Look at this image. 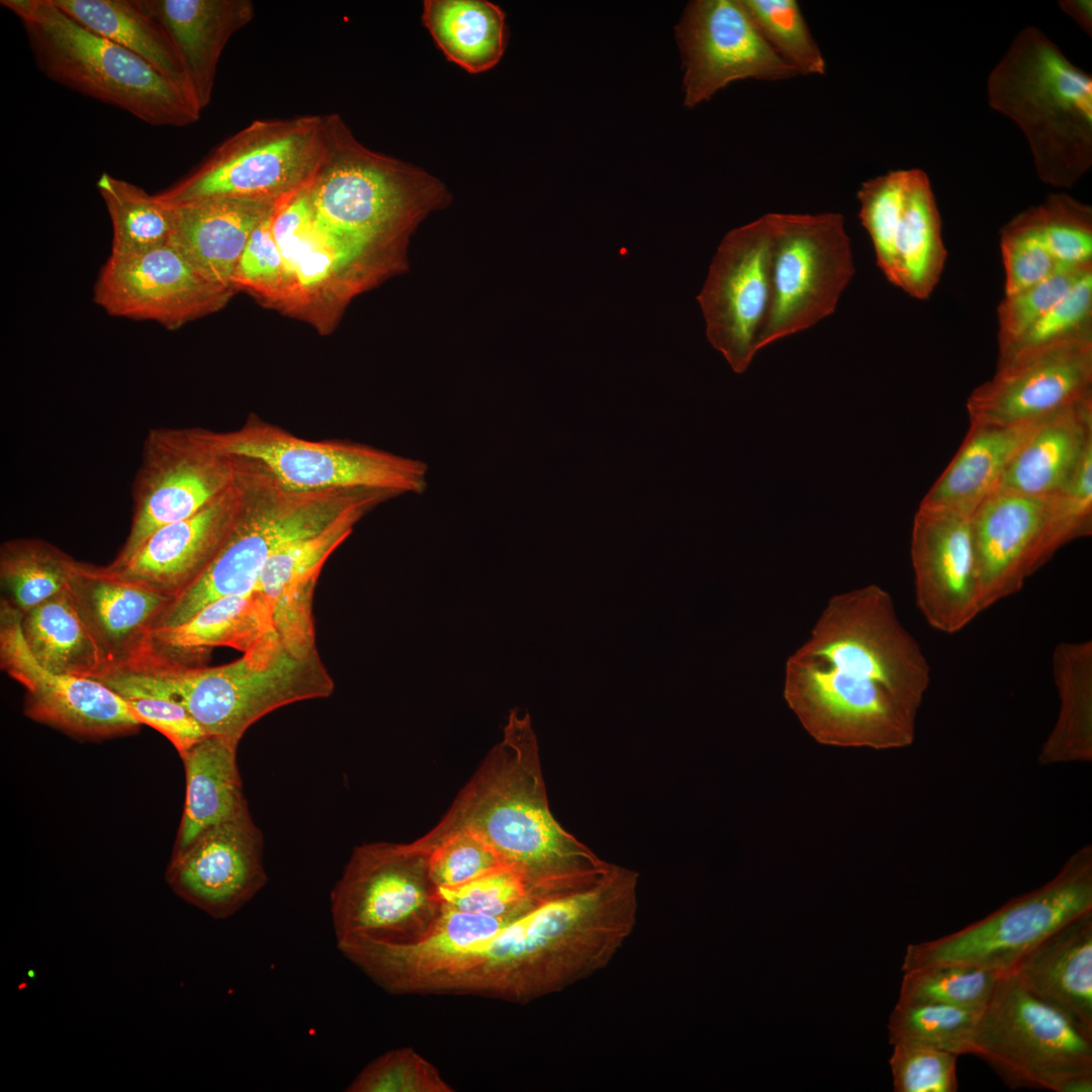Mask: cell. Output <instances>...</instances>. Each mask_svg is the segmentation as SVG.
I'll list each match as a JSON object with an SVG mask.
<instances>
[{
	"label": "cell",
	"mask_w": 1092,
	"mask_h": 1092,
	"mask_svg": "<svg viewBox=\"0 0 1092 1092\" xmlns=\"http://www.w3.org/2000/svg\"><path fill=\"white\" fill-rule=\"evenodd\" d=\"M930 667L877 584L831 598L787 660L784 698L818 742L876 750L909 746Z\"/></svg>",
	"instance_id": "obj_1"
},
{
	"label": "cell",
	"mask_w": 1092,
	"mask_h": 1092,
	"mask_svg": "<svg viewBox=\"0 0 1092 1092\" xmlns=\"http://www.w3.org/2000/svg\"><path fill=\"white\" fill-rule=\"evenodd\" d=\"M638 881L612 863L593 885L538 901L463 956L431 994L525 1004L602 971L634 931Z\"/></svg>",
	"instance_id": "obj_2"
},
{
	"label": "cell",
	"mask_w": 1092,
	"mask_h": 1092,
	"mask_svg": "<svg viewBox=\"0 0 1092 1092\" xmlns=\"http://www.w3.org/2000/svg\"><path fill=\"white\" fill-rule=\"evenodd\" d=\"M458 830L482 838L541 898L588 887L612 866L553 816L537 736L519 710L444 817L413 842L427 851Z\"/></svg>",
	"instance_id": "obj_3"
},
{
	"label": "cell",
	"mask_w": 1092,
	"mask_h": 1092,
	"mask_svg": "<svg viewBox=\"0 0 1092 1092\" xmlns=\"http://www.w3.org/2000/svg\"><path fill=\"white\" fill-rule=\"evenodd\" d=\"M326 153L308 187L315 222L364 250L405 261L407 241L451 199L435 176L361 144L338 114L324 115Z\"/></svg>",
	"instance_id": "obj_4"
},
{
	"label": "cell",
	"mask_w": 1092,
	"mask_h": 1092,
	"mask_svg": "<svg viewBox=\"0 0 1092 1092\" xmlns=\"http://www.w3.org/2000/svg\"><path fill=\"white\" fill-rule=\"evenodd\" d=\"M990 106L1024 133L1040 180L1064 189L1092 166V77L1043 31L1022 28L991 71Z\"/></svg>",
	"instance_id": "obj_5"
},
{
	"label": "cell",
	"mask_w": 1092,
	"mask_h": 1092,
	"mask_svg": "<svg viewBox=\"0 0 1092 1092\" xmlns=\"http://www.w3.org/2000/svg\"><path fill=\"white\" fill-rule=\"evenodd\" d=\"M128 685L179 702L206 735L240 742L262 717L293 703L329 698L335 682L318 652L292 654L277 632L235 661L187 665L147 658L129 669Z\"/></svg>",
	"instance_id": "obj_6"
},
{
	"label": "cell",
	"mask_w": 1092,
	"mask_h": 1092,
	"mask_svg": "<svg viewBox=\"0 0 1092 1092\" xmlns=\"http://www.w3.org/2000/svg\"><path fill=\"white\" fill-rule=\"evenodd\" d=\"M19 19L37 68L52 81L155 126H186L200 109L145 60L89 28L53 0H2Z\"/></svg>",
	"instance_id": "obj_7"
},
{
	"label": "cell",
	"mask_w": 1092,
	"mask_h": 1092,
	"mask_svg": "<svg viewBox=\"0 0 1092 1092\" xmlns=\"http://www.w3.org/2000/svg\"><path fill=\"white\" fill-rule=\"evenodd\" d=\"M389 498L370 490H290L251 464L243 503L220 549L172 600L154 629L182 624L218 598L255 592L265 565L284 546L352 510L374 508Z\"/></svg>",
	"instance_id": "obj_8"
},
{
	"label": "cell",
	"mask_w": 1092,
	"mask_h": 1092,
	"mask_svg": "<svg viewBox=\"0 0 1092 1092\" xmlns=\"http://www.w3.org/2000/svg\"><path fill=\"white\" fill-rule=\"evenodd\" d=\"M200 433L216 451L257 466L290 490H370L394 497L428 486L425 462L360 443L308 440L256 419L233 431Z\"/></svg>",
	"instance_id": "obj_9"
},
{
	"label": "cell",
	"mask_w": 1092,
	"mask_h": 1092,
	"mask_svg": "<svg viewBox=\"0 0 1092 1092\" xmlns=\"http://www.w3.org/2000/svg\"><path fill=\"white\" fill-rule=\"evenodd\" d=\"M325 153L324 115L254 120L157 195L172 204L218 197L278 203L310 186Z\"/></svg>",
	"instance_id": "obj_10"
},
{
	"label": "cell",
	"mask_w": 1092,
	"mask_h": 1092,
	"mask_svg": "<svg viewBox=\"0 0 1092 1092\" xmlns=\"http://www.w3.org/2000/svg\"><path fill=\"white\" fill-rule=\"evenodd\" d=\"M1091 910L1092 847L1085 845L1042 886L956 932L909 944L902 971L956 964L1007 974L1049 934Z\"/></svg>",
	"instance_id": "obj_11"
},
{
	"label": "cell",
	"mask_w": 1092,
	"mask_h": 1092,
	"mask_svg": "<svg viewBox=\"0 0 1092 1092\" xmlns=\"http://www.w3.org/2000/svg\"><path fill=\"white\" fill-rule=\"evenodd\" d=\"M768 217L770 298L758 351L833 314L855 273L841 213L770 212Z\"/></svg>",
	"instance_id": "obj_12"
},
{
	"label": "cell",
	"mask_w": 1092,
	"mask_h": 1092,
	"mask_svg": "<svg viewBox=\"0 0 1092 1092\" xmlns=\"http://www.w3.org/2000/svg\"><path fill=\"white\" fill-rule=\"evenodd\" d=\"M969 1054L986 1062L1011 1089L1059 1092L1068 1078L1092 1072V1038L1028 992L1012 973L1001 975L980 1014Z\"/></svg>",
	"instance_id": "obj_13"
},
{
	"label": "cell",
	"mask_w": 1092,
	"mask_h": 1092,
	"mask_svg": "<svg viewBox=\"0 0 1092 1092\" xmlns=\"http://www.w3.org/2000/svg\"><path fill=\"white\" fill-rule=\"evenodd\" d=\"M330 901L336 940L364 935L412 941L432 927L442 910L428 852L413 842L356 846Z\"/></svg>",
	"instance_id": "obj_14"
},
{
	"label": "cell",
	"mask_w": 1092,
	"mask_h": 1092,
	"mask_svg": "<svg viewBox=\"0 0 1092 1092\" xmlns=\"http://www.w3.org/2000/svg\"><path fill=\"white\" fill-rule=\"evenodd\" d=\"M244 468V461L211 447L199 428L151 429L132 483L129 532L107 567L118 568L155 531L195 515L223 495Z\"/></svg>",
	"instance_id": "obj_15"
},
{
	"label": "cell",
	"mask_w": 1092,
	"mask_h": 1092,
	"mask_svg": "<svg viewBox=\"0 0 1092 1092\" xmlns=\"http://www.w3.org/2000/svg\"><path fill=\"white\" fill-rule=\"evenodd\" d=\"M272 228L283 263L277 302L289 311L336 314L352 296L401 271L390 260L349 244L314 220L308 187L279 201Z\"/></svg>",
	"instance_id": "obj_16"
},
{
	"label": "cell",
	"mask_w": 1092,
	"mask_h": 1092,
	"mask_svg": "<svg viewBox=\"0 0 1092 1092\" xmlns=\"http://www.w3.org/2000/svg\"><path fill=\"white\" fill-rule=\"evenodd\" d=\"M771 229L768 213L728 232L697 296L706 336L735 373L758 352L770 298Z\"/></svg>",
	"instance_id": "obj_17"
},
{
	"label": "cell",
	"mask_w": 1092,
	"mask_h": 1092,
	"mask_svg": "<svg viewBox=\"0 0 1092 1092\" xmlns=\"http://www.w3.org/2000/svg\"><path fill=\"white\" fill-rule=\"evenodd\" d=\"M675 38L689 108L735 81L799 76L764 40L741 0L691 1L675 26Z\"/></svg>",
	"instance_id": "obj_18"
},
{
	"label": "cell",
	"mask_w": 1092,
	"mask_h": 1092,
	"mask_svg": "<svg viewBox=\"0 0 1092 1092\" xmlns=\"http://www.w3.org/2000/svg\"><path fill=\"white\" fill-rule=\"evenodd\" d=\"M1092 396V335L1037 348L997 364L967 399L971 424L1037 422Z\"/></svg>",
	"instance_id": "obj_19"
},
{
	"label": "cell",
	"mask_w": 1092,
	"mask_h": 1092,
	"mask_svg": "<svg viewBox=\"0 0 1092 1092\" xmlns=\"http://www.w3.org/2000/svg\"><path fill=\"white\" fill-rule=\"evenodd\" d=\"M20 620L21 614L1 599L0 663L26 692V716L88 739L130 734L141 727L124 700L98 679L40 666L23 639Z\"/></svg>",
	"instance_id": "obj_20"
},
{
	"label": "cell",
	"mask_w": 1092,
	"mask_h": 1092,
	"mask_svg": "<svg viewBox=\"0 0 1092 1092\" xmlns=\"http://www.w3.org/2000/svg\"><path fill=\"white\" fill-rule=\"evenodd\" d=\"M233 293L205 278L168 244L135 255L110 254L93 297L110 315L153 321L175 330L220 309Z\"/></svg>",
	"instance_id": "obj_21"
},
{
	"label": "cell",
	"mask_w": 1092,
	"mask_h": 1092,
	"mask_svg": "<svg viewBox=\"0 0 1092 1092\" xmlns=\"http://www.w3.org/2000/svg\"><path fill=\"white\" fill-rule=\"evenodd\" d=\"M263 847L262 832L247 809L173 851L166 881L212 918H228L266 885Z\"/></svg>",
	"instance_id": "obj_22"
},
{
	"label": "cell",
	"mask_w": 1092,
	"mask_h": 1092,
	"mask_svg": "<svg viewBox=\"0 0 1092 1092\" xmlns=\"http://www.w3.org/2000/svg\"><path fill=\"white\" fill-rule=\"evenodd\" d=\"M512 920L442 905L432 927L415 940L394 942L349 935L336 941L341 953L384 991L396 995L431 994L436 982L463 956L477 949Z\"/></svg>",
	"instance_id": "obj_23"
},
{
	"label": "cell",
	"mask_w": 1092,
	"mask_h": 1092,
	"mask_svg": "<svg viewBox=\"0 0 1092 1092\" xmlns=\"http://www.w3.org/2000/svg\"><path fill=\"white\" fill-rule=\"evenodd\" d=\"M911 560L916 605L929 626L954 634L981 613L972 516L920 505Z\"/></svg>",
	"instance_id": "obj_24"
},
{
	"label": "cell",
	"mask_w": 1092,
	"mask_h": 1092,
	"mask_svg": "<svg viewBox=\"0 0 1092 1092\" xmlns=\"http://www.w3.org/2000/svg\"><path fill=\"white\" fill-rule=\"evenodd\" d=\"M1051 495L995 492L972 515L979 609L1018 593L1051 559Z\"/></svg>",
	"instance_id": "obj_25"
},
{
	"label": "cell",
	"mask_w": 1092,
	"mask_h": 1092,
	"mask_svg": "<svg viewBox=\"0 0 1092 1092\" xmlns=\"http://www.w3.org/2000/svg\"><path fill=\"white\" fill-rule=\"evenodd\" d=\"M68 590L98 648L102 669L97 676L125 667L147 653L151 633L173 600L106 566L80 561Z\"/></svg>",
	"instance_id": "obj_26"
},
{
	"label": "cell",
	"mask_w": 1092,
	"mask_h": 1092,
	"mask_svg": "<svg viewBox=\"0 0 1092 1092\" xmlns=\"http://www.w3.org/2000/svg\"><path fill=\"white\" fill-rule=\"evenodd\" d=\"M250 472L251 465L245 462L239 481L228 492L195 515L155 531L118 568H106L175 599L220 549L243 503Z\"/></svg>",
	"instance_id": "obj_27"
},
{
	"label": "cell",
	"mask_w": 1092,
	"mask_h": 1092,
	"mask_svg": "<svg viewBox=\"0 0 1092 1092\" xmlns=\"http://www.w3.org/2000/svg\"><path fill=\"white\" fill-rule=\"evenodd\" d=\"M371 507H360L321 531L292 541L265 565L256 590L267 600L275 630L294 655L318 652L315 645L313 594L322 569Z\"/></svg>",
	"instance_id": "obj_28"
},
{
	"label": "cell",
	"mask_w": 1092,
	"mask_h": 1092,
	"mask_svg": "<svg viewBox=\"0 0 1092 1092\" xmlns=\"http://www.w3.org/2000/svg\"><path fill=\"white\" fill-rule=\"evenodd\" d=\"M941 224L927 174L906 169L903 192L890 209L874 251L886 279L913 298L927 299L940 280L947 257Z\"/></svg>",
	"instance_id": "obj_29"
},
{
	"label": "cell",
	"mask_w": 1092,
	"mask_h": 1092,
	"mask_svg": "<svg viewBox=\"0 0 1092 1092\" xmlns=\"http://www.w3.org/2000/svg\"><path fill=\"white\" fill-rule=\"evenodd\" d=\"M1010 973L1092 1038V910L1049 934Z\"/></svg>",
	"instance_id": "obj_30"
},
{
	"label": "cell",
	"mask_w": 1092,
	"mask_h": 1092,
	"mask_svg": "<svg viewBox=\"0 0 1092 1092\" xmlns=\"http://www.w3.org/2000/svg\"><path fill=\"white\" fill-rule=\"evenodd\" d=\"M276 204L233 197L173 204L169 244L205 278L235 291V271L248 240Z\"/></svg>",
	"instance_id": "obj_31"
},
{
	"label": "cell",
	"mask_w": 1092,
	"mask_h": 1092,
	"mask_svg": "<svg viewBox=\"0 0 1092 1092\" xmlns=\"http://www.w3.org/2000/svg\"><path fill=\"white\" fill-rule=\"evenodd\" d=\"M170 37L195 102H210L217 65L230 38L255 16L250 0H141Z\"/></svg>",
	"instance_id": "obj_32"
},
{
	"label": "cell",
	"mask_w": 1092,
	"mask_h": 1092,
	"mask_svg": "<svg viewBox=\"0 0 1092 1092\" xmlns=\"http://www.w3.org/2000/svg\"><path fill=\"white\" fill-rule=\"evenodd\" d=\"M276 632L267 600L258 592L218 598L186 622L151 633L147 655L194 665L213 647L243 653Z\"/></svg>",
	"instance_id": "obj_33"
},
{
	"label": "cell",
	"mask_w": 1092,
	"mask_h": 1092,
	"mask_svg": "<svg viewBox=\"0 0 1092 1092\" xmlns=\"http://www.w3.org/2000/svg\"><path fill=\"white\" fill-rule=\"evenodd\" d=\"M1090 448L1092 396L1043 419L1013 457L995 492L1053 495L1070 481Z\"/></svg>",
	"instance_id": "obj_34"
},
{
	"label": "cell",
	"mask_w": 1092,
	"mask_h": 1092,
	"mask_svg": "<svg viewBox=\"0 0 1092 1092\" xmlns=\"http://www.w3.org/2000/svg\"><path fill=\"white\" fill-rule=\"evenodd\" d=\"M1042 420L1014 426L971 424L920 505L972 516L996 491L1013 457Z\"/></svg>",
	"instance_id": "obj_35"
},
{
	"label": "cell",
	"mask_w": 1092,
	"mask_h": 1092,
	"mask_svg": "<svg viewBox=\"0 0 1092 1092\" xmlns=\"http://www.w3.org/2000/svg\"><path fill=\"white\" fill-rule=\"evenodd\" d=\"M238 745L226 737L206 735L180 755L186 796L174 851L205 829L249 809L237 762Z\"/></svg>",
	"instance_id": "obj_36"
},
{
	"label": "cell",
	"mask_w": 1092,
	"mask_h": 1092,
	"mask_svg": "<svg viewBox=\"0 0 1092 1092\" xmlns=\"http://www.w3.org/2000/svg\"><path fill=\"white\" fill-rule=\"evenodd\" d=\"M53 2L85 27L145 60L196 104L188 77L170 37L141 0Z\"/></svg>",
	"instance_id": "obj_37"
},
{
	"label": "cell",
	"mask_w": 1092,
	"mask_h": 1092,
	"mask_svg": "<svg viewBox=\"0 0 1092 1092\" xmlns=\"http://www.w3.org/2000/svg\"><path fill=\"white\" fill-rule=\"evenodd\" d=\"M422 20L446 58L470 74L492 69L508 44L506 14L487 0H426Z\"/></svg>",
	"instance_id": "obj_38"
},
{
	"label": "cell",
	"mask_w": 1092,
	"mask_h": 1092,
	"mask_svg": "<svg viewBox=\"0 0 1092 1092\" xmlns=\"http://www.w3.org/2000/svg\"><path fill=\"white\" fill-rule=\"evenodd\" d=\"M1060 698L1057 722L1041 746L1042 764L1092 759V641L1061 642L1053 653Z\"/></svg>",
	"instance_id": "obj_39"
},
{
	"label": "cell",
	"mask_w": 1092,
	"mask_h": 1092,
	"mask_svg": "<svg viewBox=\"0 0 1092 1092\" xmlns=\"http://www.w3.org/2000/svg\"><path fill=\"white\" fill-rule=\"evenodd\" d=\"M20 626L29 652L43 668L83 677L100 674L98 648L68 587L21 615Z\"/></svg>",
	"instance_id": "obj_40"
},
{
	"label": "cell",
	"mask_w": 1092,
	"mask_h": 1092,
	"mask_svg": "<svg viewBox=\"0 0 1092 1092\" xmlns=\"http://www.w3.org/2000/svg\"><path fill=\"white\" fill-rule=\"evenodd\" d=\"M96 186L112 224L111 255H135L169 244L173 204L108 173L99 176Z\"/></svg>",
	"instance_id": "obj_41"
},
{
	"label": "cell",
	"mask_w": 1092,
	"mask_h": 1092,
	"mask_svg": "<svg viewBox=\"0 0 1092 1092\" xmlns=\"http://www.w3.org/2000/svg\"><path fill=\"white\" fill-rule=\"evenodd\" d=\"M77 562L40 539L5 541L0 547L2 599L23 615L65 590Z\"/></svg>",
	"instance_id": "obj_42"
},
{
	"label": "cell",
	"mask_w": 1092,
	"mask_h": 1092,
	"mask_svg": "<svg viewBox=\"0 0 1092 1092\" xmlns=\"http://www.w3.org/2000/svg\"><path fill=\"white\" fill-rule=\"evenodd\" d=\"M899 1003L934 1004L981 1013L1002 974L977 967L942 964L904 971Z\"/></svg>",
	"instance_id": "obj_43"
},
{
	"label": "cell",
	"mask_w": 1092,
	"mask_h": 1092,
	"mask_svg": "<svg viewBox=\"0 0 1092 1092\" xmlns=\"http://www.w3.org/2000/svg\"><path fill=\"white\" fill-rule=\"evenodd\" d=\"M981 1013L944 1005L897 1002L888 1023L890 1043L920 1045L957 1056L969 1054Z\"/></svg>",
	"instance_id": "obj_44"
},
{
	"label": "cell",
	"mask_w": 1092,
	"mask_h": 1092,
	"mask_svg": "<svg viewBox=\"0 0 1092 1092\" xmlns=\"http://www.w3.org/2000/svg\"><path fill=\"white\" fill-rule=\"evenodd\" d=\"M768 46L797 74L822 76L825 58L796 0H741Z\"/></svg>",
	"instance_id": "obj_45"
},
{
	"label": "cell",
	"mask_w": 1092,
	"mask_h": 1092,
	"mask_svg": "<svg viewBox=\"0 0 1092 1092\" xmlns=\"http://www.w3.org/2000/svg\"><path fill=\"white\" fill-rule=\"evenodd\" d=\"M1060 266L1092 264V208L1065 192L1051 193L1027 208Z\"/></svg>",
	"instance_id": "obj_46"
},
{
	"label": "cell",
	"mask_w": 1092,
	"mask_h": 1092,
	"mask_svg": "<svg viewBox=\"0 0 1092 1092\" xmlns=\"http://www.w3.org/2000/svg\"><path fill=\"white\" fill-rule=\"evenodd\" d=\"M438 896L445 907L508 919L518 917L544 899L508 866L495 868L461 885L439 888Z\"/></svg>",
	"instance_id": "obj_47"
},
{
	"label": "cell",
	"mask_w": 1092,
	"mask_h": 1092,
	"mask_svg": "<svg viewBox=\"0 0 1092 1092\" xmlns=\"http://www.w3.org/2000/svg\"><path fill=\"white\" fill-rule=\"evenodd\" d=\"M1092 335V269L1031 328L998 352L997 364L1055 343Z\"/></svg>",
	"instance_id": "obj_48"
},
{
	"label": "cell",
	"mask_w": 1092,
	"mask_h": 1092,
	"mask_svg": "<svg viewBox=\"0 0 1092 1092\" xmlns=\"http://www.w3.org/2000/svg\"><path fill=\"white\" fill-rule=\"evenodd\" d=\"M347 1092H453L436 1066L410 1046L390 1050L368 1063Z\"/></svg>",
	"instance_id": "obj_49"
},
{
	"label": "cell",
	"mask_w": 1092,
	"mask_h": 1092,
	"mask_svg": "<svg viewBox=\"0 0 1092 1092\" xmlns=\"http://www.w3.org/2000/svg\"><path fill=\"white\" fill-rule=\"evenodd\" d=\"M1000 249L1005 273V295L1014 294L1044 280L1060 266L1048 249L1027 208L1001 229Z\"/></svg>",
	"instance_id": "obj_50"
},
{
	"label": "cell",
	"mask_w": 1092,
	"mask_h": 1092,
	"mask_svg": "<svg viewBox=\"0 0 1092 1092\" xmlns=\"http://www.w3.org/2000/svg\"><path fill=\"white\" fill-rule=\"evenodd\" d=\"M1092 264L1059 266L1044 280L1011 295H1004L997 308L998 352L1027 332L1083 276Z\"/></svg>",
	"instance_id": "obj_51"
},
{
	"label": "cell",
	"mask_w": 1092,
	"mask_h": 1092,
	"mask_svg": "<svg viewBox=\"0 0 1092 1092\" xmlns=\"http://www.w3.org/2000/svg\"><path fill=\"white\" fill-rule=\"evenodd\" d=\"M427 852L430 878L437 889L461 885L506 866L488 843L468 830L448 834Z\"/></svg>",
	"instance_id": "obj_52"
},
{
	"label": "cell",
	"mask_w": 1092,
	"mask_h": 1092,
	"mask_svg": "<svg viewBox=\"0 0 1092 1092\" xmlns=\"http://www.w3.org/2000/svg\"><path fill=\"white\" fill-rule=\"evenodd\" d=\"M957 1055L930 1048L897 1043L889 1064L895 1092H956Z\"/></svg>",
	"instance_id": "obj_53"
},
{
	"label": "cell",
	"mask_w": 1092,
	"mask_h": 1092,
	"mask_svg": "<svg viewBox=\"0 0 1092 1092\" xmlns=\"http://www.w3.org/2000/svg\"><path fill=\"white\" fill-rule=\"evenodd\" d=\"M1049 554L1092 532V448L1064 488L1051 495Z\"/></svg>",
	"instance_id": "obj_54"
},
{
	"label": "cell",
	"mask_w": 1092,
	"mask_h": 1092,
	"mask_svg": "<svg viewBox=\"0 0 1092 1092\" xmlns=\"http://www.w3.org/2000/svg\"><path fill=\"white\" fill-rule=\"evenodd\" d=\"M273 211L251 234L238 262L233 283L236 289H250L277 304L283 284V263L273 234Z\"/></svg>",
	"instance_id": "obj_55"
},
{
	"label": "cell",
	"mask_w": 1092,
	"mask_h": 1092,
	"mask_svg": "<svg viewBox=\"0 0 1092 1092\" xmlns=\"http://www.w3.org/2000/svg\"><path fill=\"white\" fill-rule=\"evenodd\" d=\"M121 698L132 715L169 739L179 755L206 736L186 708L168 696L133 693Z\"/></svg>",
	"instance_id": "obj_56"
},
{
	"label": "cell",
	"mask_w": 1092,
	"mask_h": 1092,
	"mask_svg": "<svg viewBox=\"0 0 1092 1092\" xmlns=\"http://www.w3.org/2000/svg\"><path fill=\"white\" fill-rule=\"evenodd\" d=\"M1059 6L1089 36L1092 35V2L1090 0H1063L1059 1Z\"/></svg>",
	"instance_id": "obj_57"
},
{
	"label": "cell",
	"mask_w": 1092,
	"mask_h": 1092,
	"mask_svg": "<svg viewBox=\"0 0 1092 1092\" xmlns=\"http://www.w3.org/2000/svg\"><path fill=\"white\" fill-rule=\"evenodd\" d=\"M1092 1072L1074 1075L1061 1085L1059 1092H1091Z\"/></svg>",
	"instance_id": "obj_58"
}]
</instances>
